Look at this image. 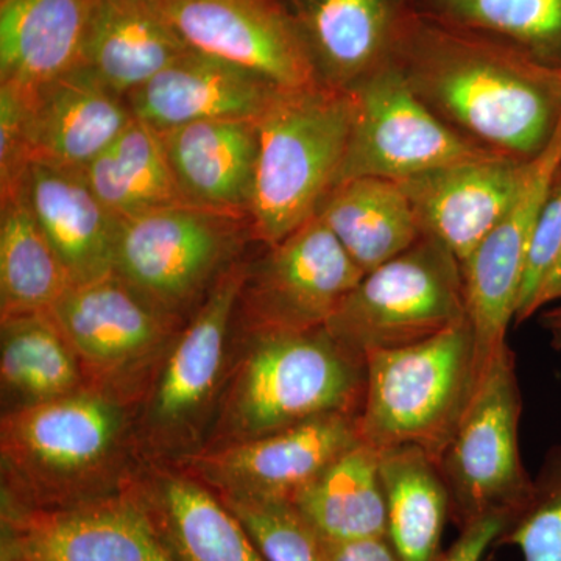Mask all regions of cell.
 Masks as SVG:
<instances>
[{"label": "cell", "instance_id": "obj_1", "mask_svg": "<svg viewBox=\"0 0 561 561\" xmlns=\"http://www.w3.org/2000/svg\"><path fill=\"white\" fill-rule=\"evenodd\" d=\"M391 62L438 119L490 153L530 162L561 130V70L500 41L419 10Z\"/></svg>", "mask_w": 561, "mask_h": 561}, {"label": "cell", "instance_id": "obj_2", "mask_svg": "<svg viewBox=\"0 0 561 561\" xmlns=\"http://www.w3.org/2000/svg\"><path fill=\"white\" fill-rule=\"evenodd\" d=\"M136 415L138 405L90 387L3 412L2 501L58 507L124 491L146 465Z\"/></svg>", "mask_w": 561, "mask_h": 561}, {"label": "cell", "instance_id": "obj_3", "mask_svg": "<svg viewBox=\"0 0 561 561\" xmlns=\"http://www.w3.org/2000/svg\"><path fill=\"white\" fill-rule=\"evenodd\" d=\"M242 337L202 449L262 437L328 413L359 415L365 359L343 348L327 328Z\"/></svg>", "mask_w": 561, "mask_h": 561}, {"label": "cell", "instance_id": "obj_4", "mask_svg": "<svg viewBox=\"0 0 561 561\" xmlns=\"http://www.w3.org/2000/svg\"><path fill=\"white\" fill-rule=\"evenodd\" d=\"M354 110L353 92L320 81L279 90L257 119L260 151L249 217L254 241L278 243L317 216L341 175Z\"/></svg>", "mask_w": 561, "mask_h": 561}, {"label": "cell", "instance_id": "obj_5", "mask_svg": "<svg viewBox=\"0 0 561 561\" xmlns=\"http://www.w3.org/2000/svg\"><path fill=\"white\" fill-rule=\"evenodd\" d=\"M478 382L468 319L427 341L367 354L360 440L378 453L416 446L438 460Z\"/></svg>", "mask_w": 561, "mask_h": 561}, {"label": "cell", "instance_id": "obj_6", "mask_svg": "<svg viewBox=\"0 0 561 561\" xmlns=\"http://www.w3.org/2000/svg\"><path fill=\"white\" fill-rule=\"evenodd\" d=\"M249 261L234 262L181 328L139 402L144 463L176 465L202 449L231 365V331Z\"/></svg>", "mask_w": 561, "mask_h": 561}, {"label": "cell", "instance_id": "obj_7", "mask_svg": "<svg viewBox=\"0 0 561 561\" xmlns=\"http://www.w3.org/2000/svg\"><path fill=\"white\" fill-rule=\"evenodd\" d=\"M250 239L245 217L194 205L150 210L121 219L114 275L184 327Z\"/></svg>", "mask_w": 561, "mask_h": 561}, {"label": "cell", "instance_id": "obj_8", "mask_svg": "<svg viewBox=\"0 0 561 561\" xmlns=\"http://www.w3.org/2000/svg\"><path fill=\"white\" fill-rule=\"evenodd\" d=\"M467 320L459 260L430 236L365 273L327 330L343 348L365 359L375 351L427 341Z\"/></svg>", "mask_w": 561, "mask_h": 561}, {"label": "cell", "instance_id": "obj_9", "mask_svg": "<svg viewBox=\"0 0 561 561\" xmlns=\"http://www.w3.org/2000/svg\"><path fill=\"white\" fill-rule=\"evenodd\" d=\"M522 415L516 356L507 345L482 373L453 440L437 460L457 529L491 513L513 516L529 496L534 476L524 467Z\"/></svg>", "mask_w": 561, "mask_h": 561}, {"label": "cell", "instance_id": "obj_10", "mask_svg": "<svg viewBox=\"0 0 561 561\" xmlns=\"http://www.w3.org/2000/svg\"><path fill=\"white\" fill-rule=\"evenodd\" d=\"M84 382L139 408L181 331L119 276L72 286L49 311Z\"/></svg>", "mask_w": 561, "mask_h": 561}, {"label": "cell", "instance_id": "obj_11", "mask_svg": "<svg viewBox=\"0 0 561 561\" xmlns=\"http://www.w3.org/2000/svg\"><path fill=\"white\" fill-rule=\"evenodd\" d=\"M365 273L312 217L249 261L236 323L242 334L324 328Z\"/></svg>", "mask_w": 561, "mask_h": 561}, {"label": "cell", "instance_id": "obj_12", "mask_svg": "<svg viewBox=\"0 0 561 561\" xmlns=\"http://www.w3.org/2000/svg\"><path fill=\"white\" fill-rule=\"evenodd\" d=\"M351 92L356 110L337 184L359 176L401 181L494 154L438 119L391 61Z\"/></svg>", "mask_w": 561, "mask_h": 561}, {"label": "cell", "instance_id": "obj_13", "mask_svg": "<svg viewBox=\"0 0 561 561\" xmlns=\"http://www.w3.org/2000/svg\"><path fill=\"white\" fill-rule=\"evenodd\" d=\"M0 561L175 560L130 485L58 507L0 501Z\"/></svg>", "mask_w": 561, "mask_h": 561}, {"label": "cell", "instance_id": "obj_14", "mask_svg": "<svg viewBox=\"0 0 561 561\" xmlns=\"http://www.w3.org/2000/svg\"><path fill=\"white\" fill-rule=\"evenodd\" d=\"M360 442L357 415L328 413L262 437L203 448L173 467L190 472L224 501L291 504Z\"/></svg>", "mask_w": 561, "mask_h": 561}, {"label": "cell", "instance_id": "obj_15", "mask_svg": "<svg viewBox=\"0 0 561 561\" xmlns=\"http://www.w3.org/2000/svg\"><path fill=\"white\" fill-rule=\"evenodd\" d=\"M560 171L561 130L551 147L527 164L511 206L461 265L479 379L508 345L535 227Z\"/></svg>", "mask_w": 561, "mask_h": 561}, {"label": "cell", "instance_id": "obj_16", "mask_svg": "<svg viewBox=\"0 0 561 561\" xmlns=\"http://www.w3.org/2000/svg\"><path fill=\"white\" fill-rule=\"evenodd\" d=\"M191 49L264 77L283 90L319 83L278 0H160Z\"/></svg>", "mask_w": 561, "mask_h": 561}, {"label": "cell", "instance_id": "obj_17", "mask_svg": "<svg viewBox=\"0 0 561 561\" xmlns=\"http://www.w3.org/2000/svg\"><path fill=\"white\" fill-rule=\"evenodd\" d=\"M300 33L317 80L353 91L389 65L416 0H278Z\"/></svg>", "mask_w": 561, "mask_h": 561}, {"label": "cell", "instance_id": "obj_18", "mask_svg": "<svg viewBox=\"0 0 561 561\" xmlns=\"http://www.w3.org/2000/svg\"><path fill=\"white\" fill-rule=\"evenodd\" d=\"M529 162L486 154L398 181L423 236L437 239L460 265L497 224Z\"/></svg>", "mask_w": 561, "mask_h": 561}, {"label": "cell", "instance_id": "obj_19", "mask_svg": "<svg viewBox=\"0 0 561 561\" xmlns=\"http://www.w3.org/2000/svg\"><path fill=\"white\" fill-rule=\"evenodd\" d=\"M133 121L127 98L81 62L31 88L32 164L83 172Z\"/></svg>", "mask_w": 561, "mask_h": 561}, {"label": "cell", "instance_id": "obj_20", "mask_svg": "<svg viewBox=\"0 0 561 561\" xmlns=\"http://www.w3.org/2000/svg\"><path fill=\"white\" fill-rule=\"evenodd\" d=\"M283 88L264 77L191 49L127 95L136 121L154 130L192 122L257 121Z\"/></svg>", "mask_w": 561, "mask_h": 561}, {"label": "cell", "instance_id": "obj_21", "mask_svg": "<svg viewBox=\"0 0 561 561\" xmlns=\"http://www.w3.org/2000/svg\"><path fill=\"white\" fill-rule=\"evenodd\" d=\"M175 561H265L224 501L173 465L146 463L131 483Z\"/></svg>", "mask_w": 561, "mask_h": 561}, {"label": "cell", "instance_id": "obj_22", "mask_svg": "<svg viewBox=\"0 0 561 561\" xmlns=\"http://www.w3.org/2000/svg\"><path fill=\"white\" fill-rule=\"evenodd\" d=\"M158 131L184 201L249 219L260 151L257 121L192 122Z\"/></svg>", "mask_w": 561, "mask_h": 561}, {"label": "cell", "instance_id": "obj_23", "mask_svg": "<svg viewBox=\"0 0 561 561\" xmlns=\"http://www.w3.org/2000/svg\"><path fill=\"white\" fill-rule=\"evenodd\" d=\"M22 190L73 286L113 275L121 219L99 201L83 173L33 162Z\"/></svg>", "mask_w": 561, "mask_h": 561}, {"label": "cell", "instance_id": "obj_24", "mask_svg": "<svg viewBox=\"0 0 561 561\" xmlns=\"http://www.w3.org/2000/svg\"><path fill=\"white\" fill-rule=\"evenodd\" d=\"M190 50L160 0H95L83 65L127 98Z\"/></svg>", "mask_w": 561, "mask_h": 561}, {"label": "cell", "instance_id": "obj_25", "mask_svg": "<svg viewBox=\"0 0 561 561\" xmlns=\"http://www.w3.org/2000/svg\"><path fill=\"white\" fill-rule=\"evenodd\" d=\"M95 0H2L0 83L35 88L83 62Z\"/></svg>", "mask_w": 561, "mask_h": 561}, {"label": "cell", "instance_id": "obj_26", "mask_svg": "<svg viewBox=\"0 0 561 561\" xmlns=\"http://www.w3.org/2000/svg\"><path fill=\"white\" fill-rule=\"evenodd\" d=\"M317 216L364 273L404 253L423 236L408 195L394 180L342 181L321 202Z\"/></svg>", "mask_w": 561, "mask_h": 561}, {"label": "cell", "instance_id": "obj_27", "mask_svg": "<svg viewBox=\"0 0 561 561\" xmlns=\"http://www.w3.org/2000/svg\"><path fill=\"white\" fill-rule=\"evenodd\" d=\"M386 496L387 531L398 561H437L451 501L437 460L416 448L398 446L379 453Z\"/></svg>", "mask_w": 561, "mask_h": 561}, {"label": "cell", "instance_id": "obj_28", "mask_svg": "<svg viewBox=\"0 0 561 561\" xmlns=\"http://www.w3.org/2000/svg\"><path fill=\"white\" fill-rule=\"evenodd\" d=\"M291 505L320 541L386 538L379 453L357 443L301 490Z\"/></svg>", "mask_w": 561, "mask_h": 561}, {"label": "cell", "instance_id": "obj_29", "mask_svg": "<svg viewBox=\"0 0 561 561\" xmlns=\"http://www.w3.org/2000/svg\"><path fill=\"white\" fill-rule=\"evenodd\" d=\"M0 381L7 409L84 389L79 359L49 312L0 319Z\"/></svg>", "mask_w": 561, "mask_h": 561}, {"label": "cell", "instance_id": "obj_30", "mask_svg": "<svg viewBox=\"0 0 561 561\" xmlns=\"http://www.w3.org/2000/svg\"><path fill=\"white\" fill-rule=\"evenodd\" d=\"M0 319L49 312L73 286L24 190L0 197Z\"/></svg>", "mask_w": 561, "mask_h": 561}, {"label": "cell", "instance_id": "obj_31", "mask_svg": "<svg viewBox=\"0 0 561 561\" xmlns=\"http://www.w3.org/2000/svg\"><path fill=\"white\" fill-rule=\"evenodd\" d=\"M81 173L99 201L119 219L191 205L173 179L160 131L144 122L133 121Z\"/></svg>", "mask_w": 561, "mask_h": 561}, {"label": "cell", "instance_id": "obj_32", "mask_svg": "<svg viewBox=\"0 0 561 561\" xmlns=\"http://www.w3.org/2000/svg\"><path fill=\"white\" fill-rule=\"evenodd\" d=\"M421 13L561 70V0H416Z\"/></svg>", "mask_w": 561, "mask_h": 561}, {"label": "cell", "instance_id": "obj_33", "mask_svg": "<svg viewBox=\"0 0 561 561\" xmlns=\"http://www.w3.org/2000/svg\"><path fill=\"white\" fill-rule=\"evenodd\" d=\"M496 546H515L524 561H561V442L546 451L529 496Z\"/></svg>", "mask_w": 561, "mask_h": 561}, {"label": "cell", "instance_id": "obj_34", "mask_svg": "<svg viewBox=\"0 0 561 561\" xmlns=\"http://www.w3.org/2000/svg\"><path fill=\"white\" fill-rule=\"evenodd\" d=\"M561 300V171L542 203L516 302V327Z\"/></svg>", "mask_w": 561, "mask_h": 561}, {"label": "cell", "instance_id": "obj_35", "mask_svg": "<svg viewBox=\"0 0 561 561\" xmlns=\"http://www.w3.org/2000/svg\"><path fill=\"white\" fill-rule=\"evenodd\" d=\"M224 502L249 531L265 561H323L319 538L290 502Z\"/></svg>", "mask_w": 561, "mask_h": 561}, {"label": "cell", "instance_id": "obj_36", "mask_svg": "<svg viewBox=\"0 0 561 561\" xmlns=\"http://www.w3.org/2000/svg\"><path fill=\"white\" fill-rule=\"evenodd\" d=\"M31 164V88L0 83V197L21 186Z\"/></svg>", "mask_w": 561, "mask_h": 561}, {"label": "cell", "instance_id": "obj_37", "mask_svg": "<svg viewBox=\"0 0 561 561\" xmlns=\"http://www.w3.org/2000/svg\"><path fill=\"white\" fill-rule=\"evenodd\" d=\"M512 516L491 513L459 530V538L442 552L437 561H483L491 546L497 540Z\"/></svg>", "mask_w": 561, "mask_h": 561}, {"label": "cell", "instance_id": "obj_38", "mask_svg": "<svg viewBox=\"0 0 561 561\" xmlns=\"http://www.w3.org/2000/svg\"><path fill=\"white\" fill-rule=\"evenodd\" d=\"M320 546L323 561H398L386 538L345 542L320 541Z\"/></svg>", "mask_w": 561, "mask_h": 561}, {"label": "cell", "instance_id": "obj_39", "mask_svg": "<svg viewBox=\"0 0 561 561\" xmlns=\"http://www.w3.org/2000/svg\"><path fill=\"white\" fill-rule=\"evenodd\" d=\"M538 317H540L542 331L548 335L549 345L561 354V300L549 306Z\"/></svg>", "mask_w": 561, "mask_h": 561}]
</instances>
